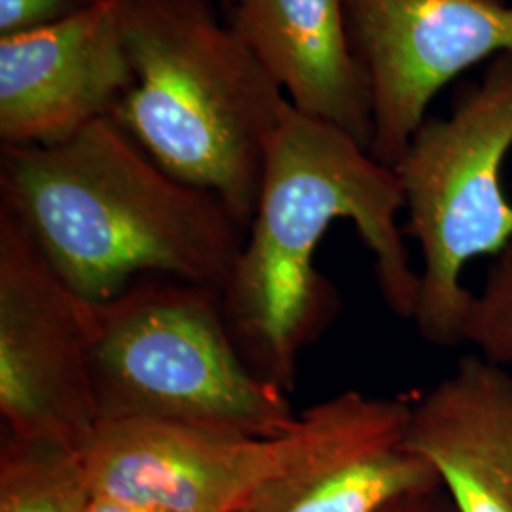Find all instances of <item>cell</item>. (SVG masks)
I'll list each match as a JSON object with an SVG mask.
<instances>
[{
  "label": "cell",
  "instance_id": "6da1fadb",
  "mask_svg": "<svg viewBox=\"0 0 512 512\" xmlns=\"http://www.w3.org/2000/svg\"><path fill=\"white\" fill-rule=\"evenodd\" d=\"M403 211L393 167L344 129L289 107L268 147L245 243L220 291L232 338L256 376L289 393L302 351L338 310L334 287L315 266L336 220L357 228L385 306L412 321L420 274L404 245Z\"/></svg>",
  "mask_w": 512,
  "mask_h": 512
},
{
  "label": "cell",
  "instance_id": "7a4b0ae2",
  "mask_svg": "<svg viewBox=\"0 0 512 512\" xmlns=\"http://www.w3.org/2000/svg\"><path fill=\"white\" fill-rule=\"evenodd\" d=\"M0 205L59 277L103 304L145 277L222 291L247 230L152 160L112 118L46 147H0Z\"/></svg>",
  "mask_w": 512,
  "mask_h": 512
},
{
  "label": "cell",
  "instance_id": "3957f363",
  "mask_svg": "<svg viewBox=\"0 0 512 512\" xmlns=\"http://www.w3.org/2000/svg\"><path fill=\"white\" fill-rule=\"evenodd\" d=\"M114 2L133 84L112 120L247 230L287 95L209 0Z\"/></svg>",
  "mask_w": 512,
  "mask_h": 512
},
{
  "label": "cell",
  "instance_id": "277c9868",
  "mask_svg": "<svg viewBox=\"0 0 512 512\" xmlns=\"http://www.w3.org/2000/svg\"><path fill=\"white\" fill-rule=\"evenodd\" d=\"M99 425L150 421L234 437H279L300 414L247 365L220 291L145 277L95 306Z\"/></svg>",
  "mask_w": 512,
  "mask_h": 512
},
{
  "label": "cell",
  "instance_id": "5b68a950",
  "mask_svg": "<svg viewBox=\"0 0 512 512\" xmlns=\"http://www.w3.org/2000/svg\"><path fill=\"white\" fill-rule=\"evenodd\" d=\"M512 150V52L467 82L444 116H427L395 165L408 234L421 253L412 323L440 348L465 344L475 294L461 277L478 256L512 243L503 164Z\"/></svg>",
  "mask_w": 512,
  "mask_h": 512
},
{
  "label": "cell",
  "instance_id": "8992f818",
  "mask_svg": "<svg viewBox=\"0 0 512 512\" xmlns=\"http://www.w3.org/2000/svg\"><path fill=\"white\" fill-rule=\"evenodd\" d=\"M412 404L344 391L279 437H234L150 421L103 423L82 450L93 494L167 512H238L264 486L317 461L403 440Z\"/></svg>",
  "mask_w": 512,
  "mask_h": 512
},
{
  "label": "cell",
  "instance_id": "52a82bcc",
  "mask_svg": "<svg viewBox=\"0 0 512 512\" xmlns=\"http://www.w3.org/2000/svg\"><path fill=\"white\" fill-rule=\"evenodd\" d=\"M95 306L0 205V418L4 433L82 452L97 427Z\"/></svg>",
  "mask_w": 512,
  "mask_h": 512
},
{
  "label": "cell",
  "instance_id": "ba28073f",
  "mask_svg": "<svg viewBox=\"0 0 512 512\" xmlns=\"http://www.w3.org/2000/svg\"><path fill=\"white\" fill-rule=\"evenodd\" d=\"M370 114V154L393 167L450 82L512 52L511 0H344Z\"/></svg>",
  "mask_w": 512,
  "mask_h": 512
},
{
  "label": "cell",
  "instance_id": "9c48e42d",
  "mask_svg": "<svg viewBox=\"0 0 512 512\" xmlns=\"http://www.w3.org/2000/svg\"><path fill=\"white\" fill-rule=\"evenodd\" d=\"M133 84L114 0L0 38V147L61 143L112 118Z\"/></svg>",
  "mask_w": 512,
  "mask_h": 512
},
{
  "label": "cell",
  "instance_id": "30bf717a",
  "mask_svg": "<svg viewBox=\"0 0 512 512\" xmlns=\"http://www.w3.org/2000/svg\"><path fill=\"white\" fill-rule=\"evenodd\" d=\"M406 450L425 459L456 512H512V374L480 355L412 404Z\"/></svg>",
  "mask_w": 512,
  "mask_h": 512
},
{
  "label": "cell",
  "instance_id": "8fae6325",
  "mask_svg": "<svg viewBox=\"0 0 512 512\" xmlns=\"http://www.w3.org/2000/svg\"><path fill=\"white\" fill-rule=\"evenodd\" d=\"M226 21L294 109L370 147V114L344 0H226Z\"/></svg>",
  "mask_w": 512,
  "mask_h": 512
},
{
  "label": "cell",
  "instance_id": "7c38bea8",
  "mask_svg": "<svg viewBox=\"0 0 512 512\" xmlns=\"http://www.w3.org/2000/svg\"><path fill=\"white\" fill-rule=\"evenodd\" d=\"M403 440L317 461L258 490L241 512H382L406 495L442 488Z\"/></svg>",
  "mask_w": 512,
  "mask_h": 512
},
{
  "label": "cell",
  "instance_id": "4fadbf2b",
  "mask_svg": "<svg viewBox=\"0 0 512 512\" xmlns=\"http://www.w3.org/2000/svg\"><path fill=\"white\" fill-rule=\"evenodd\" d=\"M92 499L82 452L2 431L0 512H88Z\"/></svg>",
  "mask_w": 512,
  "mask_h": 512
},
{
  "label": "cell",
  "instance_id": "5bb4252c",
  "mask_svg": "<svg viewBox=\"0 0 512 512\" xmlns=\"http://www.w3.org/2000/svg\"><path fill=\"white\" fill-rule=\"evenodd\" d=\"M465 344L495 365L512 363V243L495 256L465 327Z\"/></svg>",
  "mask_w": 512,
  "mask_h": 512
},
{
  "label": "cell",
  "instance_id": "9a60e30c",
  "mask_svg": "<svg viewBox=\"0 0 512 512\" xmlns=\"http://www.w3.org/2000/svg\"><path fill=\"white\" fill-rule=\"evenodd\" d=\"M103 0H0V38L80 16Z\"/></svg>",
  "mask_w": 512,
  "mask_h": 512
},
{
  "label": "cell",
  "instance_id": "2e32d148",
  "mask_svg": "<svg viewBox=\"0 0 512 512\" xmlns=\"http://www.w3.org/2000/svg\"><path fill=\"white\" fill-rule=\"evenodd\" d=\"M382 512H456L448 495L442 488L421 492V494L406 495L403 499L391 503Z\"/></svg>",
  "mask_w": 512,
  "mask_h": 512
},
{
  "label": "cell",
  "instance_id": "e0dca14e",
  "mask_svg": "<svg viewBox=\"0 0 512 512\" xmlns=\"http://www.w3.org/2000/svg\"><path fill=\"white\" fill-rule=\"evenodd\" d=\"M88 512H167L158 507L143 505L137 501H129L122 497H112V495L93 494L92 503Z\"/></svg>",
  "mask_w": 512,
  "mask_h": 512
},
{
  "label": "cell",
  "instance_id": "ac0fdd59",
  "mask_svg": "<svg viewBox=\"0 0 512 512\" xmlns=\"http://www.w3.org/2000/svg\"><path fill=\"white\" fill-rule=\"evenodd\" d=\"M224 2H226V0H224Z\"/></svg>",
  "mask_w": 512,
  "mask_h": 512
},
{
  "label": "cell",
  "instance_id": "d6986e66",
  "mask_svg": "<svg viewBox=\"0 0 512 512\" xmlns=\"http://www.w3.org/2000/svg\"><path fill=\"white\" fill-rule=\"evenodd\" d=\"M238 512H241V511H238Z\"/></svg>",
  "mask_w": 512,
  "mask_h": 512
}]
</instances>
